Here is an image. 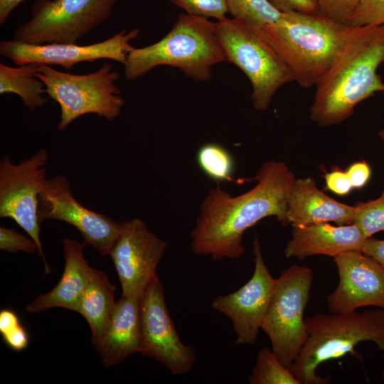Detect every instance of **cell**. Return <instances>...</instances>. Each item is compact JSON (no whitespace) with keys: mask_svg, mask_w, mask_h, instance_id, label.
<instances>
[{"mask_svg":"<svg viewBox=\"0 0 384 384\" xmlns=\"http://www.w3.org/2000/svg\"><path fill=\"white\" fill-rule=\"evenodd\" d=\"M362 252L369 256L384 269V240L368 238L362 249Z\"/></svg>","mask_w":384,"mask_h":384,"instance_id":"35","label":"cell"},{"mask_svg":"<svg viewBox=\"0 0 384 384\" xmlns=\"http://www.w3.org/2000/svg\"><path fill=\"white\" fill-rule=\"evenodd\" d=\"M339 282L327 297L329 311L346 314L373 306L384 309V269L359 251L343 252L334 257Z\"/></svg>","mask_w":384,"mask_h":384,"instance_id":"16","label":"cell"},{"mask_svg":"<svg viewBox=\"0 0 384 384\" xmlns=\"http://www.w3.org/2000/svg\"><path fill=\"white\" fill-rule=\"evenodd\" d=\"M38 63H26L16 67L0 63V94L18 95L31 111L43 106L48 100L43 82L37 77Z\"/></svg>","mask_w":384,"mask_h":384,"instance_id":"22","label":"cell"},{"mask_svg":"<svg viewBox=\"0 0 384 384\" xmlns=\"http://www.w3.org/2000/svg\"><path fill=\"white\" fill-rule=\"evenodd\" d=\"M346 173L353 188H361L370 180L371 169L368 164L365 160H362L351 164Z\"/></svg>","mask_w":384,"mask_h":384,"instance_id":"33","label":"cell"},{"mask_svg":"<svg viewBox=\"0 0 384 384\" xmlns=\"http://www.w3.org/2000/svg\"><path fill=\"white\" fill-rule=\"evenodd\" d=\"M0 249L16 252L23 251L28 253L38 252V246L31 238L17 233L14 229L0 228Z\"/></svg>","mask_w":384,"mask_h":384,"instance_id":"30","label":"cell"},{"mask_svg":"<svg viewBox=\"0 0 384 384\" xmlns=\"http://www.w3.org/2000/svg\"><path fill=\"white\" fill-rule=\"evenodd\" d=\"M21 325L16 314L11 309L0 311V333L1 335Z\"/></svg>","mask_w":384,"mask_h":384,"instance_id":"36","label":"cell"},{"mask_svg":"<svg viewBox=\"0 0 384 384\" xmlns=\"http://www.w3.org/2000/svg\"><path fill=\"white\" fill-rule=\"evenodd\" d=\"M384 63V25L356 27L333 65L316 85L310 119L321 127L352 116L362 101L384 92L378 74Z\"/></svg>","mask_w":384,"mask_h":384,"instance_id":"2","label":"cell"},{"mask_svg":"<svg viewBox=\"0 0 384 384\" xmlns=\"http://www.w3.org/2000/svg\"><path fill=\"white\" fill-rule=\"evenodd\" d=\"M198 164L203 172L217 183L235 182L234 159L230 152L216 143H207L197 152Z\"/></svg>","mask_w":384,"mask_h":384,"instance_id":"23","label":"cell"},{"mask_svg":"<svg viewBox=\"0 0 384 384\" xmlns=\"http://www.w3.org/2000/svg\"><path fill=\"white\" fill-rule=\"evenodd\" d=\"M24 0H0V24L4 25L11 13Z\"/></svg>","mask_w":384,"mask_h":384,"instance_id":"37","label":"cell"},{"mask_svg":"<svg viewBox=\"0 0 384 384\" xmlns=\"http://www.w3.org/2000/svg\"><path fill=\"white\" fill-rule=\"evenodd\" d=\"M313 280V271L308 267L294 265L285 269L276 279L262 324L272 351L287 368L296 360L307 338L304 311Z\"/></svg>","mask_w":384,"mask_h":384,"instance_id":"8","label":"cell"},{"mask_svg":"<svg viewBox=\"0 0 384 384\" xmlns=\"http://www.w3.org/2000/svg\"><path fill=\"white\" fill-rule=\"evenodd\" d=\"M368 238L355 224L333 225L318 223L292 226V238L284 250L286 257L304 259L314 255L335 257L350 251L362 252Z\"/></svg>","mask_w":384,"mask_h":384,"instance_id":"17","label":"cell"},{"mask_svg":"<svg viewBox=\"0 0 384 384\" xmlns=\"http://www.w3.org/2000/svg\"><path fill=\"white\" fill-rule=\"evenodd\" d=\"M228 11L233 18L262 26L277 21L282 12L270 0H225Z\"/></svg>","mask_w":384,"mask_h":384,"instance_id":"25","label":"cell"},{"mask_svg":"<svg viewBox=\"0 0 384 384\" xmlns=\"http://www.w3.org/2000/svg\"><path fill=\"white\" fill-rule=\"evenodd\" d=\"M348 25L354 27L384 25V0H359Z\"/></svg>","mask_w":384,"mask_h":384,"instance_id":"27","label":"cell"},{"mask_svg":"<svg viewBox=\"0 0 384 384\" xmlns=\"http://www.w3.org/2000/svg\"><path fill=\"white\" fill-rule=\"evenodd\" d=\"M280 11H297L304 14H318L316 0H270Z\"/></svg>","mask_w":384,"mask_h":384,"instance_id":"32","label":"cell"},{"mask_svg":"<svg viewBox=\"0 0 384 384\" xmlns=\"http://www.w3.org/2000/svg\"><path fill=\"white\" fill-rule=\"evenodd\" d=\"M139 298V353L160 362L174 375L188 373L195 363L196 352L178 337L157 274L143 287Z\"/></svg>","mask_w":384,"mask_h":384,"instance_id":"11","label":"cell"},{"mask_svg":"<svg viewBox=\"0 0 384 384\" xmlns=\"http://www.w3.org/2000/svg\"><path fill=\"white\" fill-rule=\"evenodd\" d=\"M326 188L338 196H346L353 189L346 171L336 169L325 174Z\"/></svg>","mask_w":384,"mask_h":384,"instance_id":"31","label":"cell"},{"mask_svg":"<svg viewBox=\"0 0 384 384\" xmlns=\"http://www.w3.org/2000/svg\"><path fill=\"white\" fill-rule=\"evenodd\" d=\"M356 208L337 201L319 190L310 177L295 178L287 194L286 217L292 226L353 222Z\"/></svg>","mask_w":384,"mask_h":384,"instance_id":"19","label":"cell"},{"mask_svg":"<svg viewBox=\"0 0 384 384\" xmlns=\"http://www.w3.org/2000/svg\"><path fill=\"white\" fill-rule=\"evenodd\" d=\"M117 0H37L13 39L31 44L77 43L112 16Z\"/></svg>","mask_w":384,"mask_h":384,"instance_id":"9","label":"cell"},{"mask_svg":"<svg viewBox=\"0 0 384 384\" xmlns=\"http://www.w3.org/2000/svg\"><path fill=\"white\" fill-rule=\"evenodd\" d=\"M255 270L250 280L238 290L215 297L211 307L232 321L235 343H255L274 292L276 279L262 257L257 236L253 241Z\"/></svg>","mask_w":384,"mask_h":384,"instance_id":"13","label":"cell"},{"mask_svg":"<svg viewBox=\"0 0 384 384\" xmlns=\"http://www.w3.org/2000/svg\"><path fill=\"white\" fill-rule=\"evenodd\" d=\"M359 0H316L318 14L348 24Z\"/></svg>","mask_w":384,"mask_h":384,"instance_id":"29","label":"cell"},{"mask_svg":"<svg viewBox=\"0 0 384 384\" xmlns=\"http://www.w3.org/2000/svg\"><path fill=\"white\" fill-rule=\"evenodd\" d=\"M224 61L217 22L182 14L160 41L144 48H133L129 52L124 65V77L137 80L156 67L169 65L203 81L211 78L213 65Z\"/></svg>","mask_w":384,"mask_h":384,"instance_id":"4","label":"cell"},{"mask_svg":"<svg viewBox=\"0 0 384 384\" xmlns=\"http://www.w3.org/2000/svg\"><path fill=\"white\" fill-rule=\"evenodd\" d=\"M114 292L115 287L107 274L92 268L76 311L89 324L92 343L100 336L114 309Z\"/></svg>","mask_w":384,"mask_h":384,"instance_id":"21","label":"cell"},{"mask_svg":"<svg viewBox=\"0 0 384 384\" xmlns=\"http://www.w3.org/2000/svg\"><path fill=\"white\" fill-rule=\"evenodd\" d=\"M140 31L125 30L112 37L90 45L78 43L31 44L16 40L0 43V55L10 59L16 65L26 63L58 65L70 69L81 62H93L100 59L112 60L124 65L129 52L133 48L130 41Z\"/></svg>","mask_w":384,"mask_h":384,"instance_id":"14","label":"cell"},{"mask_svg":"<svg viewBox=\"0 0 384 384\" xmlns=\"http://www.w3.org/2000/svg\"><path fill=\"white\" fill-rule=\"evenodd\" d=\"M356 27L318 14L282 12L262 33L303 88L316 86L334 63Z\"/></svg>","mask_w":384,"mask_h":384,"instance_id":"3","label":"cell"},{"mask_svg":"<svg viewBox=\"0 0 384 384\" xmlns=\"http://www.w3.org/2000/svg\"><path fill=\"white\" fill-rule=\"evenodd\" d=\"M217 31L225 60L249 79L253 107L265 112L276 92L294 81L291 70L265 37L260 27L241 19L224 18Z\"/></svg>","mask_w":384,"mask_h":384,"instance_id":"6","label":"cell"},{"mask_svg":"<svg viewBox=\"0 0 384 384\" xmlns=\"http://www.w3.org/2000/svg\"><path fill=\"white\" fill-rule=\"evenodd\" d=\"M37 77L43 82L49 97L60 106L57 128L60 132L86 114H95L111 122L121 114L125 104L114 83L119 74L108 62L97 70L85 75L61 72L50 65L38 64Z\"/></svg>","mask_w":384,"mask_h":384,"instance_id":"7","label":"cell"},{"mask_svg":"<svg viewBox=\"0 0 384 384\" xmlns=\"http://www.w3.org/2000/svg\"><path fill=\"white\" fill-rule=\"evenodd\" d=\"M48 152L40 149L29 158L14 164L9 155L0 161V217L13 219L36 243L45 274L50 272L40 240L39 195L46 181Z\"/></svg>","mask_w":384,"mask_h":384,"instance_id":"10","label":"cell"},{"mask_svg":"<svg viewBox=\"0 0 384 384\" xmlns=\"http://www.w3.org/2000/svg\"><path fill=\"white\" fill-rule=\"evenodd\" d=\"M6 344L16 351L25 349L28 344V335L21 325L1 335Z\"/></svg>","mask_w":384,"mask_h":384,"instance_id":"34","label":"cell"},{"mask_svg":"<svg viewBox=\"0 0 384 384\" xmlns=\"http://www.w3.org/2000/svg\"><path fill=\"white\" fill-rule=\"evenodd\" d=\"M62 242L65 267L60 280L52 290L39 295L26 306L28 313H39L53 307L77 311L92 267L84 257V243L67 237Z\"/></svg>","mask_w":384,"mask_h":384,"instance_id":"20","label":"cell"},{"mask_svg":"<svg viewBox=\"0 0 384 384\" xmlns=\"http://www.w3.org/2000/svg\"><path fill=\"white\" fill-rule=\"evenodd\" d=\"M378 136L384 143V128L378 132Z\"/></svg>","mask_w":384,"mask_h":384,"instance_id":"38","label":"cell"},{"mask_svg":"<svg viewBox=\"0 0 384 384\" xmlns=\"http://www.w3.org/2000/svg\"><path fill=\"white\" fill-rule=\"evenodd\" d=\"M354 206L356 210L353 223L361 229L366 238L384 231V188L378 198L356 203Z\"/></svg>","mask_w":384,"mask_h":384,"instance_id":"26","label":"cell"},{"mask_svg":"<svg viewBox=\"0 0 384 384\" xmlns=\"http://www.w3.org/2000/svg\"><path fill=\"white\" fill-rule=\"evenodd\" d=\"M139 294L122 296L100 336L93 343L105 367L118 364L140 352Z\"/></svg>","mask_w":384,"mask_h":384,"instance_id":"18","label":"cell"},{"mask_svg":"<svg viewBox=\"0 0 384 384\" xmlns=\"http://www.w3.org/2000/svg\"><path fill=\"white\" fill-rule=\"evenodd\" d=\"M307 338L289 367L301 384H325L316 370L322 363L353 352L363 341H373L384 352V309L346 314H316L304 319ZM384 380V370L383 373Z\"/></svg>","mask_w":384,"mask_h":384,"instance_id":"5","label":"cell"},{"mask_svg":"<svg viewBox=\"0 0 384 384\" xmlns=\"http://www.w3.org/2000/svg\"><path fill=\"white\" fill-rule=\"evenodd\" d=\"M122 227L110 255L122 287V295L140 294L155 275L166 243L153 233L144 221L134 218Z\"/></svg>","mask_w":384,"mask_h":384,"instance_id":"15","label":"cell"},{"mask_svg":"<svg viewBox=\"0 0 384 384\" xmlns=\"http://www.w3.org/2000/svg\"><path fill=\"white\" fill-rule=\"evenodd\" d=\"M248 382L250 384H301L289 368L267 347L259 351Z\"/></svg>","mask_w":384,"mask_h":384,"instance_id":"24","label":"cell"},{"mask_svg":"<svg viewBox=\"0 0 384 384\" xmlns=\"http://www.w3.org/2000/svg\"><path fill=\"white\" fill-rule=\"evenodd\" d=\"M38 219L65 222L75 227L85 245L100 255H109L121 230L122 224L80 204L73 196L70 182L63 175L46 179L39 195Z\"/></svg>","mask_w":384,"mask_h":384,"instance_id":"12","label":"cell"},{"mask_svg":"<svg viewBox=\"0 0 384 384\" xmlns=\"http://www.w3.org/2000/svg\"><path fill=\"white\" fill-rule=\"evenodd\" d=\"M183 9L186 14L218 21L226 17L228 12L225 0H169Z\"/></svg>","mask_w":384,"mask_h":384,"instance_id":"28","label":"cell"},{"mask_svg":"<svg viewBox=\"0 0 384 384\" xmlns=\"http://www.w3.org/2000/svg\"><path fill=\"white\" fill-rule=\"evenodd\" d=\"M257 184L245 193L233 196L218 183L209 190L200 206V212L191 233V248L199 256L218 261L236 260L245 249L244 233L262 219L274 216L287 225V198L295 179L282 161L262 164Z\"/></svg>","mask_w":384,"mask_h":384,"instance_id":"1","label":"cell"}]
</instances>
